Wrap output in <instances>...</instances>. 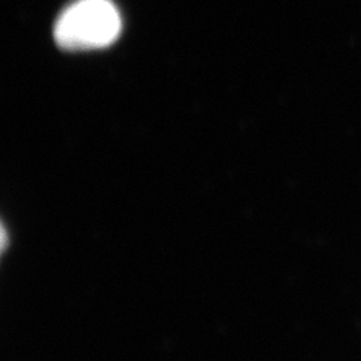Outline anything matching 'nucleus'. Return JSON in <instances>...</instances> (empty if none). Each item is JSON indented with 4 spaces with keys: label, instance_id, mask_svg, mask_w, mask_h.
Returning a JSON list of instances; mask_svg holds the SVG:
<instances>
[{
    "label": "nucleus",
    "instance_id": "nucleus-1",
    "mask_svg": "<svg viewBox=\"0 0 361 361\" xmlns=\"http://www.w3.org/2000/svg\"><path fill=\"white\" fill-rule=\"evenodd\" d=\"M121 16L110 0H77L54 25V39L66 50L107 47L121 33Z\"/></svg>",
    "mask_w": 361,
    "mask_h": 361
}]
</instances>
